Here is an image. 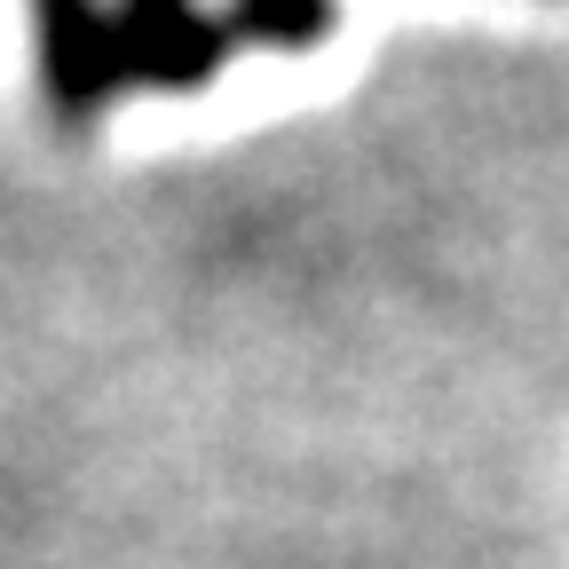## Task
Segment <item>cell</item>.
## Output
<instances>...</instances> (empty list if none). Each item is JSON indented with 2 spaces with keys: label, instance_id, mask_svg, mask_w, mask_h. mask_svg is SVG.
I'll use <instances>...</instances> for the list:
<instances>
[{
  "label": "cell",
  "instance_id": "cell-1",
  "mask_svg": "<svg viewBox=\"0 0 569 569\" xmlns=\"http://www.w3.org/2000/svg\"><path fill=\"white\" fill-rule=\"evenodd\" d=\"M32 63H40V96L63 127H96L134 88L111 0H32Z\"/></svg>",
  "mask_w": 569,
  "mask_h": 569
},
{
  "label": "cell",
  "instance_id": "cell-2",
  "mask_svg": "<svg viewBox=\"0 0 569 569\" xmlns=\"http://www.w3.org/2000/svg\"><path fill=\"white\" fill-rule=\"evenodd\" d=\"M119 9V40H127V71L134 88H206L230 63V17L206 0H111Z\"/></svg>",
  "mask_w": 569,
  "mask_h": 569
},
{
  "label": "cell",
  "instance_id": "cell-3",
  "mask_svg": "<svg viewBox=\"0 0 569 569\" xmlns=\"http://www.w3.org/2000/svg\"><path fill=\"white\" fill-rule=\"evenodd\" d=\"M230 40H253L269 56H309L317 40H332L340 0H230Z\"/></svg>",
  "mask_w": 569,
  "mask_h": 569
}]
</instances>
